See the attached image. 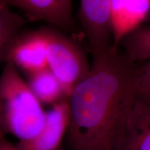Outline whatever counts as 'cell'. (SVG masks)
<instances>
[{"instance_id":"9","label":"cell","mask_w":150,"mask_h":150,"mask_svg":"<svg viewBox=\"0 0 150 150\" xmlns=\"http://www.w3.org/2000/svg\"><path fill=\"white\" fill-rule=\"evenodd\" d=\"M149 14L150 0H111L112 47L118 49L122 39L141 26Z\"/></svg>"},{"instance_id":"3","label":"cell","mask_w":150,"mask_h":150,"mask_svg":"<svg viewBox=\"0 0 150 150\" xmlns=\"http://www.w3.org/2000/svg\"><path fill=\"white\" fill-rule=\"evenodd\" d=\"M42 31L46 40L47 67L68 98L72 90L88 75L91 65L72 37L54 27L42 28Z\"/></svg>"},{"instance_id":"1","label":"cell","mask_w":150,"mask_h":150,"mask_svg":"<svg viewBox=\"0 0 150 150\" xmlns=\"http://www.w3.org/2000/svg\"><path fill=\"white\" fill-rule=\"evenodd\" d=\"M93 56L88 75L67 98L72 150H111L138 98L136 63L113 47Z\"/></svg>"},{"instance_id":"14","label":"cell","mask_w":150,"mask_h":150,"mask_svg":"<svg viewBox=\"0 0 150 150\" xmlns=\"http://www.w3.org/2000/svg\"><path fill=\"white\" fill-rule=\"evenodd\" d=\"M138 99H139L142 103H144V104L150 107V91L141 95V96L138 97Z\"/></svg>"},{"instance_id":"7","label":"cell","mask_w":150,"mask_h":150,"mask_svg":"<svg viewBox=\"0 0 150 150\" xmlns=\"http://www.w3.org/2000/svg\"><path fill=\"white\" fill-rule=\"evenodd\" d=\"M6 61H11L28 74L48 67L46 40L42 29L19 33L9 49Z\"/></svg>"},{"instance_id":"10","label":"cell","mask_w":150,"mask_h":150,"mask_svg":"<svg viewBox=\"0 0 150 150\" xmlns=\"http://www.w3.org/2000/svg\"><path fill=\"white\" fill-rule=\"evenodd\" d=\"M26 83L41 104L52 106L67 99L61 83L48 67L29 74Z\"/></svg>"},{"instance_id":"11","label":"cell","mask_w":150,"mask_h":150,"mask_svg":"<svg viewBox=\"0 0 150 150\" xmlns=\"http://www.w3.org/2000/svg\"><path fill=\"white\" fill-rule=\"evenodd\" d=\"M26 23L27 19L0 0V63L6 61L11 45Z\"/></svg>"},{"instance_id":"5","label":"cell","mask_w":150,"mask_h":150,"mask_svg":"<svg viewBox=\"0 0 150 150\" xmlns=\"http://www.w3.org/2000/svg\"><path fill=\"white\" fill-rule=\"evenodd\" d=\"M11 8H18L28 19L48 23L56 29L78 36L77 24L73 16V0H4Z\"/></svg>"},{"instance_id":"8","label":"cell","mask_w":150,"mask_h":150,"mask_svg":"<svg viewBox=\"0 0 150 150\" xmlns=\"http://www.w3.org/2000/svg\"><path fill=\"white\" fill-rule=\"evenodd\" d=\"M111 150H150V107L138 98Z\"/></svg>"},{"instance_id":"2","label":"cell","mask_w":150,"mask_h":150,"mask_svg":"<svg viewBox=\"0 0 150 150\" xmlns=\"http://www.w3.org/2000/svg\"><path fill=\"white\" fill-rule=\"evenodd\" d=\"M0 74V131L21 140L42 129L46 111L11 61L4 62Z\"/></svg>"},{"instance_id":"4","label":"cell","mask_w":150,"mask_h":150,"mask_svg":"<svg viewBox=\"0 0 150 150\" xmlns=\"http://www.w3.org/2000/svg\"><path fill=\"white\" fill-rule=\"evenodd\" d=\"M111 0H81L78 18L93 55L112 47Z\"/></svg>"},{"instance_id":"13","label":"cell","mask_w":150,"mask_h":150,"mask_svg":"<svg viewBox=\"0 0 150 150\" xmlns=\"http://www.w3.org/2000/svg\"><path fill=\"white\" fill-rule=\"evenodd\" d=\"M0 150H18L6 138V136L0 131Z\"/></svg>"},{"instance_id":"6","label":"cell","mask_w":150,"mask_h":150,"mask_svg":"<svg viewBox=\"0 0 150 150\" xmlns=\"http://www.w3.org/2000/svg\"><path fill=\"white\" fill-rule=\"evenodd\" d=\"M70 110L67 99L52 105L46 111L42 129L29 140L16 145L18 150H59L70 125Z\"/></svg>"},{"instance_id":"12","label":"cell","mask_w":150,"mask_h":150,"mask_svg":"<svg viewBox=\"0 0 150 150\" xmlns=\"http://www.w3.org/2000/svg\"><path fill=\"white\" fill-rule=\"evenodd\" d=\"M131 61H145L150 59V25L140 26L122 39L118 48Z\"/></svg>"}]
</instances>
